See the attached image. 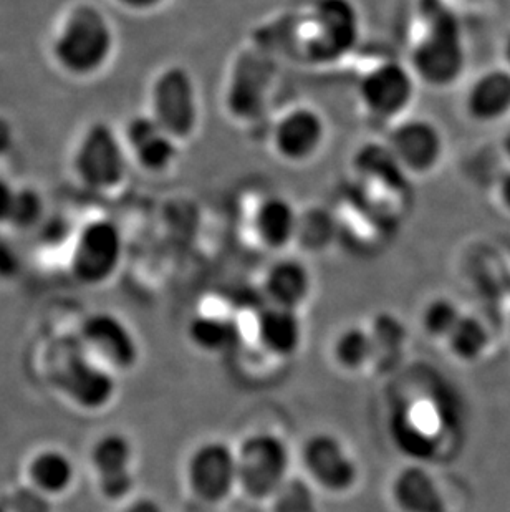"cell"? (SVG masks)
I'll use <instances>...</instances> for the list:
<instances>
[{
	"mask_svg": "<svg viewBox=\"0 0 510 512\" xmlns=\"http://www.w3.org/2000/svg\"><path fill=\"white\" fill-rule=\"evenodd\" d=\"M115 50V25L105 10L92 2L72 5L50 40V57L55 67L75 80L100 75L110 65Z\"/></svg>",
	"mask_w": 510,
	"mask_h": 512,
	"instance_id": "obj_1",
	"label": "cell"
},
{
	"mask_svg": "<svg viewBox=\"0 0 510 512\" xmlns=\"http://www.w3.org/2000/svg\"><path fill=\"white\" fill-rule=\"evenodd\" d=\"M469 52L462 25L449 12L434 15L424 25L409 52L408 65L419 85L444 92L466 75Z\"/></svg>",
	"mask_w": 510,
	"mask_h": 512,
	"instance_id": "obj_2",
	"label": "cell"
},
{
	"mask_svg": "<svg viewBox=\"0 0 510 512\" xmlns=\"http://www.w3.org/2000/svg\"><path fill=\"white\" fill-rule=\"evenodd\" d=\"M148 113L164 131L186 145L203 126V98L198 80L183 63L159 68L148 90Z\"/></svg>",
	"mask_w": 510,
	"mask_h": 512,
	"instance_id": "obj_3",
	"label": "cell"
},
{
	"mask_svg": "<svg viewBox=\"0 0 510 512\" xmlns=\"http://www.w3.org/2000/svg\"><path fill=\"white\" fill-rule=\"evenodd\" d=\"M300 22V50L308 62L330 65L355 49L361 14L353 0H312Z\"/></svg>",
	"mask_w": 510,
	"mask_h": 512,
	"instance_id": "obj_4",
	"label": "cell"
},
{
	"mask_svg": "<svg viewBox=\"0 0 510 512\" xmlns=\"http://www.w3.org/2000/svg\"><path fill=\"white\" fill-rule=\"evenodd\" d=\"M131 165L121 131L105 120L90 123L73 150V174L83 188L93 193H113L121 188Z\"/></svg>",
	"mask_w": 510,
	"mask_h": 512,
	"instance_id": "obj_5",
	"label": "cell"
},
{
	"mask_svg": "<svg viewBox=\"0 0 510 512\" xmlns=\"http://www.w3.org/2000/svg\"><path fill=\"white\" fill-rule=\"evenodd\" d=\"M418 88V78L408 62L383 60L358 78V105L366 118L391 126L411 115Z\"/></svg>",
	"mask_w": 510,
	"mask_h": 512,
	"instance_id": "obj_6",
	"label": "cell"
},
{
	"mask_svg": "<svg viewBox=\"0 0 510 512\" xmlns=\"http://www.w3.org/2000/svg\"><path fill=\"white\" fill-rule=\"evenodd\" d=\"M50 378L58 392L87 411H100L110 405L116 393L113 370L88 357L82 340L62 343L50 367Z\"/></svg>",
	"mask_w": 510,
	"mask_h": 512,
	"instance_id": "obj_7",
	"label": "cell"
},
{
	"mask_svg": "<svg viewBox=\"0 0 510 512\" xmlns=\"http://www.w3.org/2000/svg\"><path fill=\"white\" fill-rule=\"evenodd\" d=\"M125 259V234L110 218L90 219L73 236L70 272L88 287L111 281Z\"/></svg>",
	"mask_w": 510,
	"mask_h": 512,
	"instance_id": "obj_8",
	"label": "cell"
},
{
	"mask_svg": "<svg viewBox=\"0 0 510 512\" xmlns=\"http://www.w3.org/2000/svg\"><path fill=\"white\" fill-rule=\"evenodd\" d=\"M385 146L403 174L411 178L436 173L448 153L446 133L429 116L408 115L393 123Z\"/></svg>",
	"mask_w": 510,
	"mask_h": 512,
	"instance_id": "obj_9",
	"label": "cell"
},
{
	"mask_svg": "<svg viewBox=\"0 0 510 512\" xmlns=\"http://www.w3.org/2000/svg\"><path fill=\"white\" fill-rule=\"evenodd\" d=\"M328 121L313 105H294L270 126L269 146L277 160L289 166H307L322 155L328 143Z\"/></svg>",
	"mask_w": 510,
	"mask_h": 512,
	"instance_id": "obj_10",
	"label": "cell"
},
{
	"mask_svg": "<svg viewBox=\"0 0 510 512\" xmlns=\"http://www.w3.org/2000/svg\"><path fill=\"white\" fill-rule=\"evenodd\" d=\"M239 488L252 499L274 496L289 474V446L274 433H254L236 450Z\"/></svg>",
	"mask_w": 510,
	"mask_h": 512,
	"instance_id": "obj_11",
	"label": "cell"
},
{
	"mask_svg": "<svg viewBox=\"0 0 510 512\" xmlns=\"http://www.w3.org/2000/svg\"><path fill=\"white\" fill-rule=\"evenodd\" d=\"M186 478L189 491L199 501L206 504L226 501L239 486L236 450L224 441H206L189 456Z\"/></svg>",
	"mask_w": 510,
	"mask_h": 512,
	"instance_id": "obj_12",
	"label": "cell"
},
{
	"mask_svg": "<svg viewBox=\"0 0 510 512\" xmlns=\"http://www.w3.org/2000/svg\"><path fill=\"white\" fill-rule=\"evenodd\" d=\"M131 163L141 171L161 176L178 165L183 145L164 131L150 113H138L126 121L121 131Z\"/></svg>",
	"mask_w": 510,
	"mask_h": 512,
	"instance_id": "obj_13",
	"label": "cell"
},
{
	"mask_svg": "<svg viewBox=\"0 0 510 512\" xmlns=\"http://www.w3.org/2000/svg\"><path fill=\"white\" fill-rule=\"evenodd\" d=\"M302 461L310 478L328 493H348L360 478L357 461L340 438L330 433L310 436L302 448Z\"/></svg>",
	"mask_w": 510,
	"mask_h": 512,
	"instance_id": "obj_14",
	"label": "cell"
},
{
	"mask_svg": "<svg viewBox=\"0 0 510 512\" xmlns=\"http://www.w3.org/2000/svg\"><path fill=\"white\" fill-rule=\"evenodd\" d=\"M80 340L111 370H131L140 360V343L125 320L111 312H95L83 320Z\"/></svg>",
	"mask_w": 510,
	"mask_h": 512,
	"instance_id": "obj_15",
	"label": "cell"
},
{
	"mask_svg": "<svg viewBox=\"0 0 510 512\" xmlns=\"http://www.w3.org/2000/svg\"><path fill=\"white\" fill-rule=\"evenodd\" d=\"M461 110L472 125L491 128L510 120V72L501 63L486 68L469 80L461 98Z\"/></svg>",
	"mask_w": 510,
	"mask_h": 512,
	"instance_id": "obj_16",
	"label": "cell"
},
{
	"mask_svg": "<svg viewBox=\"0 0 510 512\" xmlns=\"http://www.w3.org/2000/svg\"><path fill=\"white\" fill-rule=\"evenodd\" d=\"M133 459L135 448L128 436L106 433L95 441L90 461L103 498L108 501H123L130 496L135 488Z\"/></svg>",
	"mask_w": 510,
	"mask_h": 512,
	"instance_id": "obj_17",
	"label": "cell"
},
{
	"mask_svg": "<svg viewBox=\"0 0 510 512\" xmlns=\"http://www.w3.org/2000/svg\"><path fill=\"white\" fill-rule=\"evenodd\" d=\"M249 226L262 249L282 252L297 241L302 218L292 199L284 194H265L255 203Z\"/></svg>",
	"mask_w": 510,
	"mask_h": 512,
	"instance_id": "obj_18",
	"label": "cell"
},
{
	"mask_svg": "<svg viewBox=\"0 0 510 512\" xmlns=\"http://www.w3.org/2000/svg\"><path fill=\"white\" fill-rule=\"evenodd\" d=\"M270 68L257 55H242L227 82L226 107L232 115L252 120L270 90Z\"/></svg>",
	"mask_w": 510,
	"mask_h": 512,
	"instance_id": "obj_19",
	"label": "cell"
},
{
	"mask_svg": "<svg viewBox=\"0 0 510 512\" xmlns=\"http://www.w3.org/2000/svg\"><path fill=\"white\" fill-rule=\"evenodd\" d=\"M262 290L270 305L299 310L312 295V271L302 259L279 257L267 267Z\"/></svg>",
	"mask_w": 510,
	"mask_h": 512,
	"instance_id": "obj_20",
	"label": "cell"
},
{
	"mask_svg": "<svg viewBox=\"0 0 510 512\" xmlns=\"http://www.w3.org/2000/svg\"><path fill=\"white\" fill-rule=\"evenodd\" d=\"M391 498L401 512H446L443 491L423 466H406L391 484Z\"/></svg>",
	"mask_w": 510,
	"mask_h": 512,
	"instance_id": "obj_21",
	"label": "cell"
},
{
	"mask_svg": "<svg viewBox=\"0 0 510 512\" xmlns=\"http://www.w3.org/2000/svg\"><path fill=\"white\" fill-rule=\"evenodd\" d=\"M257 339L267 352L277 357H290L299 350L304 339V325L299 310L270 305L260 310L255 320Z\"/></svg>",
	"mask_w": 510,
	"mask_h": 512,
	"instance_id": "obj_22",
	"label": "cell"
},
{
	"mask_svg": "<svg viewBox=\"0 0 510 512\" xmlns=\"http://www.w3.org/2000/svg\"><path fill=\"white\" fill-rule=\"evenodd\" d=\"M29 478L35 488L49 496H62L77 479L73 459L57 448H47L30 459Z\"/></svg>",
	"mask_w": 510,
	"mask_h": 512,
	"instance_id": "obj_23",
	"label": "cell"
},
{
	"mask_svg": "<svg viewBox=\"0 0 510 512\" xmlns=\"http://www.w3.org/2000/svg\"><path fill=\"white\" fill-rule=\"evenodd\" d=\"M188 337L203 352L221 353L236 347L241 332L234 320L222 315L199 314L189 320Z\"/></svg>",
	"mask_w": 510,
	"mask_h": 512,
	"instance_id": "obj_24",
	"label": "cell"
},
{
	"mask_svg": "<svg viewBox=\"0 0 510 512\" xmlns=\"http://www.w3.org/2000/svg\"><path fill=\"white\" fill-rule=\"evenodd\" d=\"M375 353V337L363 327H347L333 343V357L347 370H360Z\"/></svg>",
	"mask_w": 510,
	"mask_h": 512,
	"instance_id": "obj_25",
	"label": "cell"
},
{
	"mask_svg": "<svg viewBox=\"0 0 510 512\" xmlns=\"http://www.w3.org/2000/svg\"><path fill=\"white\" fill-rule=\"evenodd\" d=\"M449 350L462 362H474L481 358L489 345V332L482 320L474 315H462L448 339Z\"/></svg>",
	"mask_w": 510,
	"mask_h": 512,
	"instance_id": "obj_26",
	"label": "cell"
},
{
	"mask_svg": "<svg viewBox=\"0 0 510 512\" xmlns=\"http://www.w3.org/2000/svg\"><path fill=\"white\" fill-rule=\"evenodd\" d=\"M461 307L456 300L446 295H439L434 299L428 300L421 312V325L424 332L433 337V339H448L454 327L462 319Z\"/></svg>",
	"mask_w": 510,
	"mask_h": 512,
	"instance_id": "obj_27",
	"label": "cell"
},
{
	"mask_svg": "<svg viewBox=\"0 0 510 512\" xmlns=\"http://www.w3.org/2000/svg\"><path fill=\"white\" fill-rule=\"evenodd\" d=\"M45 199L35 188L19 186L14 209L7 226L17 231H30L45 223Z\"/></svg>",
	"mask_w": 510,
	"mask_h": 512,
	"instance_id": "obj_28",
	"label": "cell"
},
{
	"mask_svg": "<svg viewBox=\"0 0 510 512\" xmlns=\"http://www.w3.org/2000/svg\"><path fill=\"white\" fill-rule=\"evenodd\" d=\"M492 196L494 203L501 213L506 214L510 218V168L502 171L496 178V183L492 186Z\"/></svg>",
	"mask_w": 510,
	"mask_h": 512,
	"instance_id": "obj_29",
	"label": "cell"
},
{
	"mask_svg": "<svg viewBox=\"0 0 510 512\" xmlns=\"http://www.w3.org/2000/svg\"><path fill=\"white\" fill-rule=\"evenodd\" d=\"M17 188L10 183L9 179L0 176V226H7L14 209L15 196H17Z\"/></svg>",
	"mask_w": 510,
	"mask_h": 512,
	"instance_id": "obj_30",
	"label": "cell"
},
{
	"mask_svg": "<svg viewBox=\"0 0 510 512\" xmlns=\"http://www.w3.org/2000/svg\"><path fill=\"white\" fill-rule=\"evenodd\" d=\"M118 7L130 14H154L156 10L163 9L169 0H113Z\"/></svg>",
	"mask_w": 510,
	"mask_h": 512,
	"instance_id": "obj_31",
	"label": "cell"
},
{
	"mask_svg": "<svg viewBox=\"0 0 510 512\" xmlns=\"http://www.w3.org/2000/svg\"><path fill=\"white\" fill-rule=\"evenodd\" d=\"M19 267V257L9 244H0V276H14Z\"/></svg>",
	"mask_w": 510,
	"mask_h": 512,
	"instance_id": "obj_32",
	"label": "cell"
},
{
	"mask_svg": "<svg viewBox=\"0 0 510 512\" xmlns=\"http://www.w3.org/2000/svg\"><path fill=\"white\" fill-rule=\"evenodd\" d=\"M121 512H164L163 506L151 498L136 499Z\"/></svg>",
	"mask_w": 510,
	"mask_h": 512,
	"instance_id": "obj_33",
	"label": "cell"
},
{
	"mask_svg": "<svg viewBox=\"0 0 510 512\" xmlns=\"http://www.w3.org/2000/svg\"><path fill=\"white\" fill-rule=\"evenodd\" d=\"M501 65L506 67L510 72V30L504 35V39L501 42Z\"/></svg>",
	"mask_w": 510,
	"mask_h": 512,
	"instance_id": "obj_34",
	"label": "cell"
},
{
	"mask_svg": "<svg viewBox=\"0 0 510 512\" xmlns=\"http://www.w3.org/2000/svg\"><path fill=\"white\" fill-rule=\"evenodd\" d=\"M499 148H501L502 158H504V161H506L507 166L510 168V126L502 133Z\"/></svg>",
	"mask_w": 510,
	"mask_h": 512,
	"instance_id": "obj_35",
	"label": "cell"
},
{
	"mask_svg": "<svg viewBox=\"0 0 510 512\" xmlns=\"http://www.w3.org/2000/svg\"><path fill=\"white\" fill-rule=\"evenodd\" d=\"M0 512H5L4 506H0Z\"/></svg>",
	"mask_w": 510,
	"mask_h": 512,
	"instance_id": "obj_36",
	"label": "cell"
}]
</instances>
